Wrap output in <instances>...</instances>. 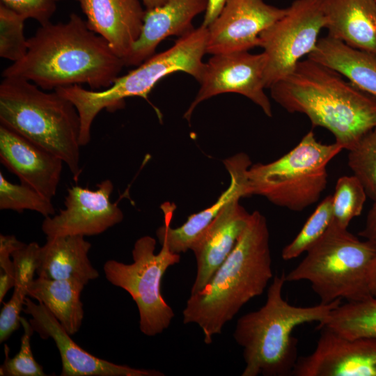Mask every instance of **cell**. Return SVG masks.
Wrapping results in <instances>:
<instances>
[{
    "mask_svg": "<svg viewBox=\"0 0 376 376\" xmlns=\"http://www.w3.org/2000/svg\"><path fill=\"white\" fill-rule=\"evenodd\" d=\"M123 66L108 42L72 13L65 22L41 24L28 39L26 54L5 68L2 77L26 79L43 90L82 84L106 89Z\"/></svg>",
    "mask_w": 376,
    "mask_h": 376,
    "instance_id": "1",
    "label": "cell"
},
{
    "mask_svg": "<svg viewBox=\"0 0 376 376\" xmlns=\"http://www.w3.org/2000/svg\"><path fill=\"white\" fill-rule=\"evenodd\" d=\"M269 89L281 107L328 130L343 149L350 150L376 127V98L308 58Z\"/></svg>",
    "mask_w": 376,
    "mask_h": 376,
    "instance_id": "2",
    "label": "cell"
},
{
    "mask_svg": "<svg viewBox=\"0 0 376 376\" xmlns=\"http://www.w3.org/2000/svg\"><path fill=\"white\" fill-rule=\"evenodd\" d=\"M273 279L269 232L265 217L251 213L233 249L200 291L190 294L182 311L184 324H196L204 343L222 333L241 308L261 295Z\"/></svg>",
    "mask_w": 376,
    "mask_h": 376,
    "instance_id": "3",
    "label": "cell"
},
{
    "mask_svg": "<svg viewBox=\"0 0 376 376\" xmlns=\"http://www.w3.org/2000/svg\"><path fill=\"white\" fill-rule=\"evenodd\" d=\"M284 272L276 274L267 289L265 304L241 316L233 337L242 348L245 368L242 376L292 375L297 357V339L292 336L299 325L324 321L340 299L312 306L289 304L282 296Z\"/></svg>",
    "mask_w": 376,
    "mask_h": 376,
    "instance_id": "4",
    "label": "cell"
},
{
    "mask_svg": "<svg viewBox=\"0 0 376 376\" xmlns=\"http://www.w3.org/2000/svg\"><path fill=\"white\" fill-rule=\"evenodd\" d=\"M0 123L59 157L78 180L81 123L69 100L26 79L6 77L0 84Z\"/></svg>",
    "mask_w": 376,
    "mask_h": 376,
    "instance_id": "5",
    "label": "cell"
},
{
    "mask_svg": "<svg viewBox=\"0 0 376 376\" xmlns=\"http://www.w3.org/2000/svg\"><path fill=\"white\" fill-rule=\"evenodd\" d=\"M208 29L203 25L180 37L168 49L155 54L127 74L118 77L108 88L95 91L75 84L54 91L76 107L81 123L79 143L86 146L91 140L92 123L102 110L115 111L125 107V98L146 100L155 84L173 72H184L201 81L207 53Z\"/></svg>",
    "mask_w": 376,
    "mask_h": 376,
    "instance_id": "6",
    "label": "cell"
},
{
    "mask_svg": "<svg viewBox=\"0 0 376 376\" xmlns=\"http://www.w3.org/2000/svg\"><path fill=\"white\" fill-rule=\"evenodd\" d=\"M303 260L288 274L289 282L307 281L327 304L338 299L362 301L374 297L368 282L376 244L360 240L333 221L323 235L306 251Z\"/></svg>",
    "mask_w": 376,
    "mask_h": 376,
    "instance_id": "7",
    "label": "cell"
},
{
    "mask_svg": "<svg viewBox=\"0 0 376 376\" xmlns=\"http://www.w3.org/2000/svg\"><path fill=\"white\" fill-rule=\"evenodd\" d=\"M342 150L336 142L318 141L309 131L280 158L251 164L248 170L250 194L291 211H303L320 199L328 182L327 165Z\"/></svg>",
    "mask_w": 376,
    "mask_h": 376,
    "instance_id": "8",
    "label": "cell"
},
{
    "mask_svg": "<svg viewBox=\"0 0 376 376\" xmlns=\"http://www.w3.org/2000/svg\"><path fill=\"white\" fill-rule=\"evenodd\" d=\"M160 244L162 249L155 253V239L143 236L134 243L131 264L109 260L103 266L107 280L127 292L134 301L140 331L148 336L162 334L175 315L162 297L161 284L168 268L180 262V254L173 253L166 242Z\"/></svg>",
    "mask_w": 376,
    "mask_h": 376,
    "instance_id": "9",
    "label": "cell"
},
{
    "mask_svg": "<svg viewBox=\"0 0 376 376\" xmlns=\"http://www.w3.org/2000/svg\"><path fill=\"white\" fill-rule=\"evenodd\" d=\"M324 26L321 0H295L283 17L260 33L266 88L291 73L315 49Z\"/></svg>",
    "mask_w": 376,
    "mask_h": 376,
    "instance_id": "10",
    "label": "cell"
},
{
    "mask_svg": "<svg viewBox=\"0 0 376 376\" xmlns=\"http://www.w3.org/2000/svg\"><path fill=\"white\" fill-rule=\"evenodd\" d=\"M266 56L249 51L217 54L205 63L201 87L184 118L189 121L196 107L202 102L226 93L245 96L269 117L272 116L270 101L265 93Z\"/></svg>",
    "mask_w": 376,
    "mask_h": 376,
    "instance_id": "11",
    "label": "cell"
},
{
    "mask_svg": "<svg viewBox=\"0 0 376 376\" xmlns=\"http://www.w3.org/2000/svg\"><path fill=\"white\" fill-rule=\"evenodd\" d=\"M113 190L107 179L97 185L95 190L79 186L68 189L65 208L56 215L45 217L42 230L47 237L101 234L120 223L123 213L116 203L111 202Z\"/></svg>",
    "mask_w": 376,
    "mask_h": 376,
    "instance_id": "12",
    "label": "cell"
},
{
    "mask_svg": "<svg viewBox=\"0 0 376 376\" xmlns=\"http://www.w3.org/2000/svg\"><path fill=\"white\" fill-rule=\"evenodd\" d=\"M287 8L265 0H226L224 6L207 27V53L249 51L260 46V35L283 17Z\"/></svg>",
    "mask_w": 376,
    "mask_h": 376,
    "instance_id": "13",
    "label": "cell"
},
{
    "mask_svg": "<svg viewBox=\"0 0 376 376\" xmlns=\"http://www.w3.org/2000/svg\"><path fill=\"white\" fill-rule=\"evenodd\" d=\"M313 352L297 359L295 376H376V339H348L321 328Z\"/></svg>",
    "mask_w": 376,
    "mask_h": 376,
    "instance_id": "14",
    "label": "cell"
},
{
    "mask_svg": "<svg viewBox=\"0 0 376 376\" xmlns=\"http://www.w3.org/2000/svg\"><path fill=\"white\" fill-rule=\"evenodd\" d=\"M23 311L31 315L29 322L43 339L52 338L58 350L61 376H164L161 371L136 368L98 358L77 345L53 314L41 303L26 297Z\"/></svg>",
    "mask_w": 376,
    "mask_h": 376,
    "instance_id": "15",
    "label": "cell"
},
{
    "mask_svg": "<svg viewBox=\"0 0 376 376\" xmlns=\"http://www.w3.org/2000/svg\"><path fill=\"white\" fill-rule=\"evenodd\" d=\"M223 163L230 175V185L211 206L190 215L182 226L172 228L175 206L169 202L161 205L164 224L157 228L156 235L159 242H166L173 253L180 254L190 250L201 233L228 203L251 196L248 170L251 162L249 155L240 152L224 159Z\"/></svg>",
    "mask_w": 376,
    "mask_h": 376,
    "instance_id": "16",
    "label": "cell"
},
{
    "mask_svg": "<svg viewBox=\"0 0 376 376\" xmlns=\"http://www.w3.org/2000/svg\"><path fill=\"white\" fill-rule=\"evenodd\" d=\"M0 161L20 182L52 199L63 160L12 129L0 124Z\"/></svg>",
    "mask_w": 376,
    "mask_h": 376,
    "instance_id": "17",
    "label": "cell"
},
{
    "mask_svg": "<svg viewBox=\"0 0 376 376\" xmlns=\"http://www.w3.org/2000/svg\"><path fill=\"white\" fill-rule=\"evenodd\" d=\"M251 213L240 199L228 203L201 233L190 250L195 256L196 274L190 294L201 290L233 249L248 224Z\"/></svg>",
    "mask_w": 376,
    "mask_h": 376,
    "instance_id": "18",
    "label": "cell"
},
{
    "mask_svg": "<svg viewBox=\"0 0 376 376\" xmlns=\"http://www.w3.org/2000/svg\"><path fill=\"white\" fill-rule=\"evenodd\" d=\"M88 27L124 62L138 40L145 11L139 0H79Z\"/></svg>",
    "mask_w": 376,
    "mask_h": 376,
    "instance_id": "19",
    "label": "cell"
},
{
    "mask_svg": "<svg viewBox=\"0 0 376 376\" xmlns=\"http://www.w3.org/2000/svg\"><path fill=\"white\" fill-rule=\"evenodd\" d=\"M208 0H169L146 10L141 34L125 65H139L155 53L158 45L169 36H183L194 29L192 21L205 13Z\"/></svg>",
    "mask_w": 376,
    "mask_h": 376,
    "instance_id": "20",
    "label": "cell"
},
{
    "mask_svg": "<svg viewBox=\"0 0 376 376\" xmlns=\"http://www.w3.org/2000/svg\"><path fill=\"white\" fill-rule=\"evenodd\" d=\"M329 37L376 54L375 0H321Z\"/></svg>",
    "mask_w": 376,
    "mask_h": 376,
    "instance_id": "21",
    "label": "cell"
},
{
    "mask_svg": "<svg viewBox=\"0 0 376 376\" xmlns=\"http://www.w3.org/2000/svg\"><path fill=\"white\" fill-rule=\"evenodd\" d=\"M91 247L84 236L47 237L39 250L37 275L48 279L75 281L86 285L99 277L88 258Z\"/></svg>",
    "mask_w": 376,
    "mask_h": 376,
    "instance_id": "22",
    "label": "cell"
},
{
    "mask_svg": "<svg viewBox=\"0 0 376 376\" xmlns=\"http://www.w3.org/2000/svg\"><path fill=\"white\" fill-rule=\"evenodd\" d=\"M307 58L329 67L376 98V54L326 36Z\"/></svg>",
    "mask_w": 376,
    "mask_h": 376,
    "instance_id": "23",
    "label": "cell"
},
{
    "mask_svg": "<svg viewBox=\"0 0 376 376\" xmlns=\"http://www.w3.org/2000/svg\"><path fill=\"white\" fill-rule=\"evenodd\" d=\"M84 286L75 281L38 277L29 285L27 295L42 304L72 336L84 319L81 294Z\"/></svg>",
    "mask_w": 376,
    "mask_h": 376,
    "instance_id": "24",
    "label": "cell"
},
{
    "mask_svg": "<svg viewBox=\"0 0 376 376\" xmlns=\"http://www.w3.org/2000/svg\"><path fill=\"white\" fill-rule=\"evenodd\" d=\"M318 328H325L348 339H376V298L339 304Z\"/></svg>",
    "mask_w": 376,
    "mask_h": 376,
    "instance_id": "25",
    "label": "cell"
},
{
    "mask_svg": "<svg viewBox=\"0 0 376 376\" xmlns=\"http://www.w3.org/2000/svg\"><path fill=\"white\" fill-rule=\"evenodd\" d=\"M334 219L333 196L329 195L317 206L296 237L282 250L285 260L306 252L327 230Z\"/></svg>",
    "mask_w": 376,
    "mask_h": 376,
    "instance_id": "26",
    "label": "cell"
},
{
    "mask_svg": "<svg viewBox=\"0 0 376 376\" xmlns=\"http://www.w3.org/2000/svg\"><path fill=\"white\" fill-rule=\"evenodd\" d=\"M367 196L363 185L355 175L340 177L333 195V221L347 228L350 221L361 214Z\"/></svg>",
    "mask_w": 376,
    "mask_h": 376,
    "instance_id": "27",
    "label": "cell"
},
{
    "mask_svg": "<svg viewBox=\"0 0 376 376\" xmlns=\"http://www.w3.org/2000/svg\"><path fill=\"white\" fill-rule=\"evenodd\" d=\"M0 209L22 212L24 210L37 212L45 217L55 214L52 199L35 189L20 182L7 180L0 172Z\"/></svg>",
    "mask_w": 376,
    "mask_h": 376,
    "instance_id": "28",
    "label": "cell"
},
{
    "mask_svg": "<svg viewBox=\"0 0 376 376\" xmlns=\"http://www.w3.org/2000/svg\"><path fill=\"white\" fill-rule=\"evenodd\" d=\"M348 151L350 169L363 185L367 196L373 201L376 198V127Z\"/></svg>",
    "mask_w": 376,
    "mask_h": 376,
    "instance_id": "29",
    "label": "cell"
},
{
    "mask_svg": "<svg viewBox=\"0 0 376 376\" xmlns=\"http://www.w3.org/2000/svg\"><path fill=\"white\" fill-rule=\"evenodd\" d=\"M26 19L0 3V56L13 63L27 53L28 39L24 34Z\"/></svg>",
    "mask_w": 376,
    "mask_h": 376,
    "instance_id": "30",
    "label": "cell"
},
{
    "mask_svg": "<svg viewBox=\"0 0 376 376\" xmlns=\"http://www.w3.org/2000/svg\"><path fill=\"white\" fill-rule=\"evenodd\" d=\"M24 329L20 348L13 358L9 357V347L5 345V359L0 367L1 376H45L42 367L35 360L31 346V337L34 332L29 321L20 317Z\"/></svg>",
    "mask_w": 376,
    "mask_h": 376,
    "instance_id": "31",
    "label": "cell"
},
{
    "mask_svg": "<svg viewBox=\"0 0 376 376\" xmlns=\"http://www.w3.org/2000/svg\"><path fill=\"white\" fill-rule=\"evenodd\" d=\"M40 246L36 242L23 243L11 254L13 258L15 285L28 288L34 279L38 266V256Z\"/></svg>",
    "mask_w": 376,
    "mask_h": 376,
    "instance_id": "32",
    "label": "cell"
},
{
    "mask_svg": "<svg viewBox=\"0 0 376 376\" xmlns=\"http://www.w3.org/2000/svg\"><path fill=\"white\" fill-rule=\"evenodd\" d=\"M28 288L15 285L10 299L4 304L0 314V342L8 340L20 327V312L23 311Z\"/></svg>",
    "mask_w": 376,
    "mask_h": 376,
    "instance_id": "33",
    "label": "cell"
},
{
    "mask_svg": "<svg viewBox=\"0 0 376 376\" xmlns=\"http://www.w3.org/2000/svg\"><path fill=\"white\" fill-rule=\"evenodd\" d=\"M23 242L14 235H0V301L2 302L6 293L15 284L12 253Z\"/></svg>",
    "mask_w": 376,
    "mask_h": 376,
    "instance_id": "34",
    "label": "cell"
},
{
    "mask_svg": "<svg viewBox=\"0 0 376 376\" xmlns=\"http://www.w3.org/2000/svg\"><path fill=\"white\" fill-rule=\"evenodd\" d=\"M57 0H1V3L26 19L32 18L40 25L50 22Z\"/></svg>",
    "mask_w": 376,
    "mask_h": 376,
    "instance_id": "35",
    "label": "cell"
},
{
    "mask_svg": "<svg viewBox=\"0 0 376 376\" xmlns=\"http://www.w3.org/2000/svg\"><path fill=\"white\" fill-rule=\"evenodd\" d=\"M359 235L376 244V198L370 207L363 228Z\"/></svg>",
    "mask_w": 376,
    "mask_h": 376,
    "instance_id": "36",
    "label": "cell"
},
{
    "mask_svg": "<svg viewBox=\"0 0 376 376\" xmlns=\"http://www.w3.org/2000/svg\"><path fill=\"white\" fill-rule=\"evenodd\" d=\"M226 0H208L201 25L208 27L221 11Z\"/></svg>",
    "mask_w": 376,
    "mask_h": 376,
    "instance_id": "37",
    "label": "cell"
},
{
    "mask_svg": "<svg viewBox=\"0 0 376 376\" xmlns=\"http://www.w3.org/2000/svg\"><path fill=\"white\" fill-rule=\"evenodd\" d=\"M368 282L372 296L376 297V255L371 261L369 267Z\"/></svg>",
    "mask_w": 376,
    "mask_h": 376,
    "instance_id": "38",
    "label": "cell"
},
{
    "mask_svg": "<svg viewBox=\"0 0 376 376\" xmlns=\"http://www.w3.org/2000/svg\"><path fill=\"white\" fill-rule=\"evenodd\" d=\"M146 10H150L164 4L169 0H141Z\"/></svg>",
    "mask_w": 376,
    "mask_h": 376,
    "instance_id": "39",
    "label": "cell"
},
{
    "mask_svg": "<svg viewBox=\"0 0 376 376\" xmlns=\"http://www.w3.org/2000/svg\"><path fill=\"white\" fill-rule=\"evenodd\" d=\"M58 1V0H57ZM77 1H79V0H77Z\"/></svg>",
    "mask_w": 376,
    "mask_h": 376,
    "instance_id": "40",
    "label": "cell"
},
{
    "mask_svg": "<svg viewBox=\"0 0 376 376\" xmlns=\"http://www.w3.org/2000/svg\"><path fill=\"white\" fill-rule=\"evenodd\" d=\"M376 298V297H375Z\"/></svg>",
    "mask_w": 376,
    "mask_h": 376,
    "instance_id": "41",
    "label": "cell"
}]
</instances>
